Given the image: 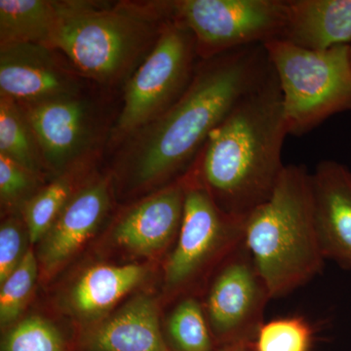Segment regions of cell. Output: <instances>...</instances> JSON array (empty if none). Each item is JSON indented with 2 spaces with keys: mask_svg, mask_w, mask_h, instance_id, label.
<instances>
[{
  "mask_svg": "<svg viewBox=\"0 0 351 351\" xmlns=\"http://www.w3.org/2000/svg\"><path fill=\"white\" fill-rule=\"evenodd\" d=\"M143 265H96L78 279L71 301L80 313L91 315L108 311L144 280Z\"/></svg>",
  "mask_w": 351,
  "mask_h": 351,
  "instance_id": "cell-18",
  "label": "cell"
},
{
  "mask_svg": "<svg viewBox=\"0 0 351 351\" xmlns=\"http://www.w3.org/2000/svg\"><path fill=\"white\" fill-rule=\"evenodd\" d=\"M184 177L186 189L181 228L165 269L169 290L186 288L210 265L225 263L244 240L245 219L226 213L188 173Z\"/></svg>",
  "mask_w": 351,
  "mask_h": 351,
  "instance_id": "cell-8",
  "label": "cell"
},
{
  "mask_svg": "<svg viewBox=\"0 0 351 351\" xmlns=\"http://www.w3.org/2000/svg\"><path fill=\"white\" fill-rule=\"evenodd\" d=\"M221 351H255L253 343H237L225 346Z\"/></svg>",
  "mask_w": 351,
  "mask_h": 351,
  "instance_id": "cell-27",
  "label": "cell"
},
{
  "mask_svg": "<svg viewBox=\"0 0 351 351\" xmlns=\"http://www.w3.org/2000/svg\"><path fill=\"white\" fill-rule=\"evenodd\" d=\"M313 330L302 316H285L263 323L253 341L255 351H311Z\"/></svg>",
  "mask_w": 351,
  "mask_h": 351,
  "instance_id": "cell-22",
  "label": "cell"
},
{
  "mask_svg": "<svg viewBox=\"0 0 351 351\" xmlns=\"http://www.w3.org/2000/svg\"><path fill=\"white\" fill-rule=\"evenodd\" d=\"M186 189L184 176L134 205L115 226L113 239L120 246L142 255L164 250L179 234Z\"/></svg>",
  "mask_w": 351,
  "mask_h": 351,
  "instance_id": "cell-13",
  "label": "cell"
},
{
  "mask_svg": "<svg viewBox=\"0 0 351 351\" xmlns=\"http://www.w3.org/2000/svg\"><path fill=\"white\" fill-rule=\"evenodd\" d=\"M38 276V261L32 249L24 257L4 282L0 291V323L2 327L11 324L24 311Z\"/></svg>",
  "mask_w": 351,
  "mask_h": 351,
  "instance_id": "cell-23",
  "label": "cell"
},
{
  "mask_svg": "<svg viewBox=\"0 0 351 351\" xmlns=\"http://www.w3.org/2000/svg\"><path fill=\"white\" fill-rule=\"evenodd\" d=\"M0 154L40 174L45 168L31 123L20 105L0 97Z\"/></svg>",
  "mask_w": 351,
  "mask_h": 351,
  "instance_id": "cell-19",
  "label": "cell"
},
{
  "mask_svg": "<svg viewBox=\"0 0 351 351\" xmlns=\"http://www.w3.org/2000/svg\"><path fill=\"white\" fill-rule=\"evenodd\" d=\"M22 108L46 169L57 177L82 168L99 154L100 122L94 106L82 94Z\"/></svg>",
  "mask_w": 351,
  "mask_h": 351,
  "instance_id": "cell-10",
  "label": "cell"
},
{
  "mask_svg": "<svg viewBox=\"0 0 351 351\" xmlns=\"http://www.w3.org/2000/svg\"><path fill=\"white\" fill-rule=\"evenodd\" d=\"M314 213L325 258L351 269V171L323 160L311 173Z\"/></svg>",
  "mask_w": 351,
  "mask_h": 351,
  "instance_id": "cell-12",
  "label": "cell"
},
{
  "mask_svg": "<svg viewBox=\"0 0 351 351\" xmlns=\"http://www.w3.org/2000/svg\"><path fill=\"white\" fill-rule=\"evenodd\" d=\"M77 170L58 176L23 208L31 243H36L45 237L69 201L75 195L77 191L73 189V177Z\"/></svg>",
  "mask_w": 351,
  "mask_h": 351,
  "instance_id": "cell-20",
  "label": "cell"
},
{
  "mask_svg": "<svg viewBox=\"0 0 351 351\" xmlns=\"http://www.w3.org/2000/svg\"><path fill=\"white\" fill-rule=\"evenodd\" d=\"M245 248L271 299L302 287L322 270L311 173L286 165L271 196L244 221Z\"/></svg>",
  "mask_w": 351,
  "mask_h": 351,
  "instance_id": "cell-4",
  "label": "cell"
},
{
  "mask_svg": "<svg viewBox=\"0 0 351 351\" xmlns=\"http://www.w3.org/2000/svg\"><path fill=\"white\" fill-rule=\"evenodd\" d=\"M279 39L311 51L351 45V0H286Z\"/></svg>",
  "mask_w": 351,
  "mask_h": 351,
  "instance_id": "cell-15",
  "label": "cell"
},
{
  "mask_svg": "<svg viewBox=\"0 0 351 351\" xmlns=\"http://www.w3.org/2000/svg\"><path fill=\"white\" fill-rule=\"evenodd\" d=\"M38 174L0 154V197L5 205L23 203V208L36 193Z\"/></svg>",
  "mask_w": 351,
  "mask_h": 351,
  "instance_id": "cell-25",
  "label": "cell"
},
{
  "mask_svg": "<svg viewBox=\"0 0 351 351\" xmlns=\"http://www.w3.org/2000/svg\"><path fill=\"white\" fill-rule=\"evenodd\" d=\"M271 300L244 243L215 276L204 311L212 334L225 346L253 343Z\"/></svg>",
  "mask_w": 351,
  "mask_h": 351,
  "instance_id": "cell-9",
  "label": "cell"
},
{
  "mask_svg": "<svg viewBox=\"0 0 351 351\" xmlns=\"http://www.w3.org/2000/svg\"><path fill=\"white\" fill-rule=\"evenodd\" d=\"M2 351H64V343L54 325L32 316L21 321L6 335Z\"/></svg>",
  "mask_w": 351,
  "mask_h": 351,
  "instance_id": "cell-24",
  "label": "cell"
},
{
  "mask_svg": "<svg viewBox=\"0 0 351 351\" xmlns=\"http://www.w3.org/2000/svg\"><path fill=\"white\" fill-rule=\"evenodd\" d=\"M64 1L0 0V45L34 43L51 47Z\"/></svg>",
  "mask_w": 351,
  "mask_h": 351,
  "instance_id": "cell-17",
  "label": "cell"
},
{
  "mask_svg": "<svg viewBox=\"0 0 351 351\" xmlns=\"http://www.w3.org/2000/svg\"><path fill=\"white\" fill-rule=\"evenodd\" d=\"M168 332L178 351H213L211 328L204 307L195 298H184L176 306Z\"/></svg>",
  "mask_w": 351,
  "mask_h": 351,
  "instance_id": "cell-21",
  "label": "cell"
},
{
  "mask_svg": "<svg viewBox=\"0 0 351 351\" xmlns=\"http://www.w3.org/2000/svg\"><path fill=\"white\" fill-rule=\"evenodd\" d=\"M174 16L175 1L66 0L51 48L82 78L113 86L127 82Z\"/></svg>",
  "mask_w": 351,
  "mask_h": 351,
  "instance_id": "cell-3",
  "label": "cell"
},
{
  "mask_svg": "<svg viewBox=\"0 0 351 351\" xmlns=\"http://www.w3.org/2000/svg\"><path fill=\"white\" fill-rule=\"evenodd\" d=\"M82 77L59 51L34 43L0 45V97L21 107L82 94Z\"/></svg>",
  "mask_w": 351,
  "mask_h": 351,
  "instance_id": "cell-11",
  "label": "cell"
},
{
  "mask_svg": "<svg viewBox=\"0 0 351 351\" xmlns=\"http://www.w3.org/2000/svg\"><path fill=\"white\" fill-rule=\"evenodd\" d=\"M110 206L108 178L78 189L43 237L39 258L46 271L56 270L96 232Z\"/></svg>",
  "mask_w": 351,
  "mask_h": 351,
  "instance_id": "cell-14",
  "label": "cell"
},
{
  "mask_svg": "<svg viewBox=\"0 0 351 351\" xmlns=\"http://www.w3.org/2000/svg\"><path fill=\"white\" fill-rule=\"evenodd\" d=\"M23 230L17 219H7L0 228V283L15 270L23 254Z\"/></svg>",
  "mask_w": 351,
  "mask_h": 351,
  "instance_id": "cell-26",
  "label": "cell"
},
{
  "mask_svg": "<svg viewBox=\"0 0 351 351\" xmlns=\"http://www.w3.org/2000/svg\"><path fill=\"white\" fill-rule=\"evenodd\" d=\"M263 47L280 87L289 135H304L351 110L350 45L311 51L276 39Z\"/></svg>",
  "mask_w": 351,
  "mask_h": 351,
  "instance_id": "cell-5",
  "label": "cell"
},
{
  "mask_svg": "<svg viewBox=\"0 0 351 351\" xmlns=\"http://www.w3.org/2000/svg\"><path fill=\"white\" fill-rule=\"evenodd\" d=\"M270 69L263 45L200 61L181 98L121 144L120 160L132 186H149L188 172L212 132Z\"/></svg>",
  "mask_w": 351,
  "mask_h": 351,
  "instance_id": "cell-1",
  "label": "cell"
},
{
  "mask_svg": "<svg viewBox=\"0 0 351 351\" xmlns=\"http://www.w3.org/2000/svg\"><path fill=\"white\" fill-rule=\"evenodd\" d=\"M175 17L193 32L202 61L280 38L286 0H179Z\"/></svg>",
  "mask_w": 351,
  "mask_h": 351,
  "instance_id": "cell-7",
  "label": "cell"
},
{
  "mask_svg": "<svg viewBox=\"0 0 351 351\" xmlns=\"http://www.w3.org/2000/svg\"><path fill=\"white\" fill-rule=\"evenodd\" d=\"M350 59H351V45H350Z\"/></svg>",
  "mask_w": 351,
  "mask_h": 351,
  "instance_id": "cell-28",
  "label": "cell"
},
{
  "mask_svg": "<svg viewBox=\"0 0 351 351\" xmlns=\"http://www.w3.org/2000/svg\"><path fill=\"white\" fill-rule=\"evenodd\" d=\"M93 351H172L159 326L158 306L149 297H138L106 321L91 339Z\"/></svg>",
  "mask_w": 351,
  "mask_h": 351,
  "instance_id": "cell-16",
  "label": "cell"
},
{
  "mask_svg": "<svg viewBox=\"0 0 351 351\" xmlns=\"http://www.w3.org/2000/svg\"><path fill=\"white\" fill-rule=\"evenodd\" d=\"M288 135L271 66L212 132L186 173L223 211L245 219L274 193L285 169L282 149Z\"/></svg>",
  "mask_w": 351,
  "mask_h": 351,
  "instance_id": "cell-2",
  "label": "cell"
},
{
  "mask_svg": "<svg viewBox=\"0 0 351 351\" xmlns=\"http://www.w3.org/2000/svg\"><path fill=\"white\" fill-rule=\"evenodd\" d=\"M199 62L193 32L174 16L125 83L123 106L112 127L110 144H123L167 112L188 89Z\"/></svg>",
  "mask_w": 351,
  "mask_h": 351,
  "instance_id": "cell-6",
  "label": "cell"
}]
</instances>
